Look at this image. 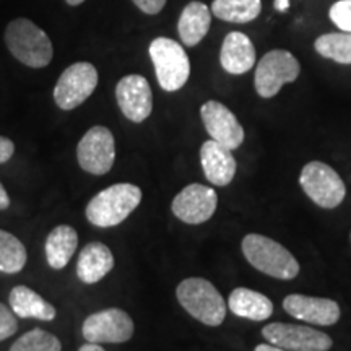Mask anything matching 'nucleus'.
Returning a JSON list of instances; mask_svg holds the SVG:
<instances>
[{
	"mask_svg": "<svg viewBox=\"0 0 351 351\" xmlns=\"http://www.w3.org/2000/svg\"><path fill=\"white\" fill-rule=\"evenodd\" d=\"M300 184L304 194L320 208H337L346 195L345 182L339 173L322 161L307 163L301 171Z\"/></svg>",
	"mask_w": 351,
	"mask_h": 351,
	"instance_id": "7",
	"label": "nucleus"
},
{
	"mask_svg": "<svg viewBox=\"0 0 351 351\" xmlns=\"http://www.w3.org/2000/svg\"><path fill=\"white\" fill-rule=\"evenodd\" d=\"M8 351H62V343L54 333L43 328H33L21 335Z\"/></svg>",
	"mask_w": 351,
	"mask_h": 351,
	"instance_id": "26",
	"label": "nucleus"
},
{
	"mask_svg": "<svg viewBox=\"0 0 351 351\" xmlns=\"http://www.w3.org/2000/svg\"><path fill=\"white\" fill-rule=\"evenodd\" d=\"M283 309L291 317L304 320L313 326L327 327L340 320L339 302L328 300V298L289 295L283 300Z\"/></svg>",
	"mask_w": 351,
	"mask_h": 351,
	"instance_id": "15",
	"label": "nucleus"
},
{
	"mask_svg": "<svg viewBox=\"0 0 351 351\" xmlns=\"http://www.w3.org/2000/svg\"><path fill=\"white\" fill-rule=\"evenodd\" d=\"M226 304L234 315L254 322L267 320L274 314V302L262 293L249 288H236L234 291H231Z\"/></svg>",
	"mask_w": 351,
	"mask_h": 351,
	"instance_id": "21",
	"label": "nucleus"
},
{
	"mask_svg": "<svg viewBox=\"0 0 351 351\" xmlns=\"http://www.w3.org/2000/svg\"><path fill=\"white\" fill-rule=\"evenodd\" d=\"M314 49L324 59L337 64L351 65V33H326L314 43Z\"/></svg>",
	"mask_w": 351,
	"mask_h": 351,
	"instance_id": "24",
	"label": "nucleus"
},
{
	"mask_svg": "<svg viewBox=\"0 0 351 351\" xmlns=\"http://www.w3.org/2000/svg\"><path fill=\"white\" fill-rule=\"evenodd\" d=\"M176 296L179 304L205 326L218 327L225 322L228 304L208 280L199 276L182 280L176 289Z\"/></svg>",
	"mask_w": 351,
	"mask_h": 351,
	"instance_id": "2",
	"label": "nucleus"
},
{
	"mask_svg": "<svg viewBox=\"0 0 351 351\" xmlns=\"http://www.w3.org/2000/svg\"><path fill=\"white\" fill-rule=\"evenodd\" d=\"M116 99L127 119L140 124L153 111V93L148 80L142 75H125L116 86Z\"/></svg>",
	"mask_w": 351,
	"mask_h": 351,
	"instance_id": "14",
	"label": "nucleus"
},
{
	"mask_svg": "<svg viewBox=\"0 0 351 351\" xmlns=\"http://www.w3.org/2000/svg\"><path fill=\"white\" fill-rule=\"evenodd\" d=\"M10 307L13 314L21 319H38L43 322H51L56 319L57 311L56 307L46 301L41 295L32 288L19 285V287L12 288L10 295H8Z\"/></svg>",
	"mask_w": 351,
	"mask_h": 351,
	"instance_id": "20",
	"label": "nucleus"
},
{
	"mask_svg": "<svg viewBox=\"0 0 351 351\" xmlns=\"http://www.w3.org/2000/svg\"><path fill=\"white\" fill-rule=\"evenodd\" d=\"M28 254L23 243L12 232L0 230V271L7 275L19 274L25 269Z\"/></svg>",
	"mask_w": 351,
	"mask_h": 351,
	"instance_id": "25",
	"label": "nucleus"
},
{
	"mask_svg": "<svg viewBox=\"0 0 351 351\" xmlns=\"http://www.w3.org/2000/svg\"><path fill=\"white\" fill-rule=\"evenodd\" d=\"M212 26V10L199 0L189 2L179 16L178 32L184 46L194 47L207 36Z\"/></svg>",
	"mask_w": 351,
	"mask_h": 351,
	"instance_id": "19",
	"label": "nucleus"
},
{
	"mask_svg": "<svg viewBox=\"0 0 351 351\" xmlns=\"http://www.w3.org/2000/svg\"><path fill=\"white\" fill-rule=\"evenodd\" d=\"M19 330V322H16V315L13 311L0 302V341L10 339Z\"/></svg>",
	"mask_w": 351,
	"mask_h": 351,
	"instance_id": "28",
	"label": "nucleus"
},
{
	"mask_svg": "<svg viewBox=\"0 0 351 351\" xmlns=\"http://www.w3.org/2000/svg\"><path fill=\"white\" fill-rule=\"evenodd\" d=\"M301 73L300 60L289 51L274 49L262 57L256 67L254 85L261 98H274L287 83L296 82Z\"/></svg>",
	"mask_w": 351,
	"mask_h": 351,
	"instance_id": "6",
	"label": "nucleus"
},
{
	"mask_svg": "<svg viewBox=\"0 0 351 351\" xmlns=\"http://www.w3.org/2000/svg\"><path fill=\"white\" fill-rule=\"evenodd\" d=\"M112 251L106 244L95 243L86 244L80 251L77 261V276L82 283L95 285L101 282L109 271L114 269Z\"/></svg>",
	"mask_w": 351,
	"mask_h": 351,
	"instance_id": "18",
	"label": "nucleus"
},
{
	"mask_svg": "<svg viewBox=\"0 0 351 351\" xmlns=\"http://www.w3.org/2000/svg\"><path fill=\"white\" fill-rule=\"evenodd\" d=\"M256 351H288V350H283V348H280V346H275V345H271V343H262V345H257L256 346Z\"/></svg>",
	"mask_w": 351,
	"mask_h": 351,
	"instance_id": "34",
	"label": "nucleus"
},
{
	"mask_svg": "<svg viewBox=\"0 0 351 351\" xmlns=\"http://www.w3.org/2000/svg\"><path fill=\"white\" fill-rule=\"evenodd\" d=\"M77 160L85 173L104 176L116 161V142L112 132L104 125H95L83 135L77 147Z\"/></svg>",
	"mask_w": 351,
	"mask_h": 351,
	"instance_id": "10",
	"label": "nucleus"
},
{
	"mask_svg": "<svg viewBox=\"0 0 351 351\" xmlns=\"http://www.w3.org/2000/svg\"><path fill=\"white\" fill-rule=\"evenodd\" d=\"M200 163L207 181L218 187L230 186L236 176V169H238L232 150L223 147L215 140H207L202 145Z\"/></svg>",
	"mask_w": 351,
	"mask_h": 351,
	"instance_id": "16",
	"label": "nucleus"
},
{
	"mask_svg": "<svg viewBox=\"0 0 351 351\" xmlns=\"http://www.w3.org/2000/svg\"><path fill=\"white\" fill-rule=\"evenodd\" d=\"M350 238H351V236H350Z\"/></svg>",
	"mask_w": 351,
	"mask_h": 351,
	"instance_id": "36",
	"label": "nucleus"
},
{
	"mask_svg": "<svg viewBox=\"0 0 351 351\" xmlns=\"http://www.w3.org/2000/svg\"><path fill=\"white\" fill-rule=\"evenodd\" d=\"M217 207L218 195L215 189L204 184H189L174 197L171 210L186 225H202L213 217Z\"/></svg>",
	"mask_w": 351,
	"mask_h": 351,
	"instance_id": "12",
	"label": "nucleus"
},
{
	"mask_svg": "<svg viewBox=\"0 0 351 351\" xmlns=\"http://www.w3.org/2000/svg\"><path fill=\"white\" fill-rule=\"evenodd\" d=\"M65 2H67L69 5H73V7H75V5H80V3L85 2V0H65Z\"/></svg>",
	"mask_w": 351,
	"mask_h": 351,
	"instance_id": "35",
	"label": "nucleus"
},
{
	"mask_svg": "<svg viewBox=\"0 0 351 351\" xmlns=\"http://www.w3.org/2000/svg\"><path fill=\"white\" fill-rule=\"evenodd\" d=\"M219 64L231 75H243L256 65V47L247 34L228 33L219 51Z\"/></svg>",
	"mask_w": 351,
	"mask_h": 351,
	"instance_id": "17",
	"label": "nucleus"
},
{
	"mask_svg": "<svg viewBox=\"0 0 351 351\" xmlns=\"http://www.w3.org/2000/svg\"><path fill=\"white\" fill-rule=\"evenodd\" d=\"M328 19L340 32L351 33V0H337L328 10Z\"/></svg>",
	"mask_w": 351,
	"mask_h": 351,
	"instance_id": "27",
	"label": "nucleus"
},
{
	"mask_svg": "<svg viewBox=\"0 0 351 351\" xmlns=\"http://www.w3.org/2000/svg\"><path fill=\"white\" fill-rule=\"evenodd\" d=\"M78 351H106V350H104L103 346L98 345V343H90V341H88V343L82 345L80 350H78Z\"/></svg>",
	"mask_w": 351,
	"mask_h": 351,
	"instance_id": "33",
	"label": "nucleus"
},
{
	"mask_svg": "<svg viewBox=\"0 0 351 351\" xmlns=\"http://www.w3.org/2000/svg\"><path fill=\"white\" fill-rule=\"evenodd\" d=\"M10 207V197H8L5 187L0 182V210H7Z\"/></svg>",
	"mask_w": 351,
	"mask_h": 351,
	"instance_id": "31",
	"label": "nucleus"
},
{
	"mask_svg": "<svg viewBox=\"0 0 351 351\" xmlns=\"http://www.w3.org/2000/svg\"><path fill=\"white\" fill-rule=\"evenodd\" d=\"M274 7L278 13H285L289 8V0H274Z\"/></svg>",
	"mask_w": 351,
	"mask_h": 351,
	"instance_id": "32",
	"label": "nucleus"
},
{
	"mask_svg": "<svg viewBox=\"0 0 351 351\" xmlns=\"http://www.w3.org/2000/svg\"><path fill=\"white\" fill-rule=\"evenodd\" d=\"M132 2L147 15H156L166 5V0H132Z\"/></svg>",
	"mask_w": 351,
	"mask_h": 351,
	"instance_id": "29",
	"label": "nucleus"
},
{
	"mask_svg": "<svg viewBox=\"0 0 351 351\" xmlns=\"http://www.w3.org/2000/svg\"><path fill=\"white\" fill-rule=\"evenodd\" d=\"M210 10L228 23H251L261 15L262 0H213Z\"/></svg>",
	"mask_w": 351,
	"mask_h": 351,
	"instance_id": "23",
	"label": "nucleus"
},
{
	"mask_svg": "<svg viewBox=\"0 0 351 351\" xmlns=\"http://www.w3.org/2000/svg\"><path fill=\"white\" fill-rule=\"evenodd\" d=\"M78 247V234L72 226L59 225L46 238L44 252L47 265L54 270H62L69 265Z\"/></svg>",
	"mask_w": 351,
	"mask_h": 351,
	"instance_id": "22",
	"label": "nucleus"
},
{
	"mask_svg": "<svg viewBox=\"0 0 351 351\" xmlns=\"http://www.w3.org/2000/svg\"><path fill=\"white\" fill-rule=\"evenodd\" d=\"M262 335L269 343L288 351H328L333 345L327 333L295 324H269L262 328Z\"/></svg>",
	"mask_w": 351,
	"mask_h": 351,
	"instance_id": "11",
	"label": "nucleus"
},
{
	"mask_svg": "<svg viewBox=\"0 0 351 351\" xmlns=\"http://www.w3.org/2000/svg\"><path fill=\"white\" fill-rule=\"evenodd\" d=\"M134 320L119 307L90 314L82 326L83 339L90 343H125L134 337Z\"/></svg>",
	"mask_w": 351,
	"mask_h": 351,
	"instance_id": "9",
	"label": "nucleus"
},
{
	"mask_svg": "<svg viewBox=\"0 0 351 351\" xmlns=\"http://www.w3.org/2000/svg\"><path fill=\"white\" fill-rule=\"evenodd\" d=\"M5 44L16 60L32 69L46 67L54 56L49 36L28 19H16L8 23Z\"/></svg>",
	"mask_w": 351,
	"mask_h": 351,
	"instance_id": "3",
	"label": "nucleus"
},
{
	"mask_svg": "<svg viewBox=\"0 0 351 351\" xmlns=\"http://www.w3.org/2000/svg\"><path fill=\"white\" fill-rule=\"evenodd\" d=\"M98 86V70L90 62L72 64L54 86V101L62 111H72L85 103Z\"/></svg>",
	"mask_w": 351,
	"mask_h": 351,
	"instance_id": "8",
	"label": "nucleus"
},
{
	"mask_svg": "<svg viewBox=\"0 0 351 351\" xmlns=\"http://www.w3.org/2000/svg\"><path fill=\"white\" fill-rule=\"evenodd\" d=\"M243 254L254 269L278 280H293L300 274V263L282 244L262 234L243 239Z\"/></svg>",
	"mask_w": 351,
	"mask_h": 351,
	"instance_id": "4",
	"label": "nucleus"
},
{
	"mask_svg": "<svg viewBox=\"0 0 351 351\" xmlns=\"http://www.w3.org/2000/svg\"><path fill=\"white\" fill-rule=\"evenodd\" d=\"M142 189L135 184H112L88 202L85 215L91 225L112 228L121 225L142 202Z\"/></svg>",
	"mask_w": 351,
	"mask_h": 351,
	"instance_id": "1",
	"label": "nucleus"
},
{
	"mask_svg": "<svg viewBox=\"0 0 351 351\" xmlns=\"http://www.w3.org/2000/svg\"><path fill=\"white\" fill-rule=\"evenodd\" d=\"M13 153H15V143L10 138L2 137L0 135V165L7 163L8 160H12Z\"/></svg>",
	"mask_w": 351,
	"mask_h": 351,
	"instance_id": "30",
	"label": "nucleus"
},
{
	"mask_svg": "<svg viewBox=\"0 0 351 351\" xmlns=\"http://www.w3.org/2000/svg\"><path fill=\"white\" fill-rule=\"evenodd\" d=\"M200 117L204 122L205 130L215 142L221 143L223 147L236 150L244 142V129L230 108L219 101H207L202 104Z\"/></svg>",
	"mask_w": 351,
	"mask_h": 351,
	"instance_id": "13",
	"label": "nucleus"
},
{
	"mask_svg": "<svg viewBox=\"0 0 351 351\" xmlns=\"http://www.w3.org/2000/svg\"><path fill=\"white\" fill-rule=\"evenodd\" d=\"M148 52L160 86L168 93L184 88L191 77V60L181 44L169 38H156Z\"/></svg>",
	"mask_w": 351,
	"mask_h": 351,
	"instance_id": "5",
	"label": "nucleus"
}]
</instances>
